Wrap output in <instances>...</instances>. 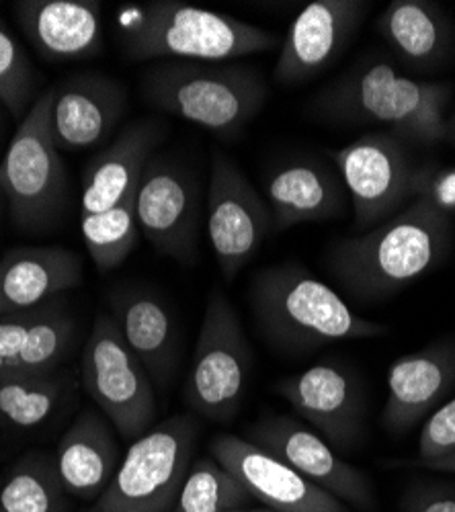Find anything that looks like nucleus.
Listing matches in <instances>:
<instances>
[{
	"instance_id": "f257e3e1",
	"label": "nucleus",
	"mask_w": 455,
	"mask_h": 512,
	"mask_svg": "<svg viewBox=\"0 0 455 512\" xmlns=\"http://www.w3.org/2000/svg\"><path fill=\"white\" fill-rule=\"evenodd\" d=\"M451 248V218L429 199H412L380 226L339 240L326 263L353 300L374 304L439 269Z\"/></svg>"
},
{
	"instance_id": "f03ea898",
	"label": "nucleus",
	"mask_w": 455,
	"mask_h": 512,
	"mask_svg": "<svg viewBox=\"0 0 455 512\" xmlns=\"http://www.w3.org/2000/svg\"><path fill=\"white\" fill-rule=\"evenodd\" d=\"M451 97L449 82L419 80L386 58L367 56L316 93L310 109L326 123H378L406 144L433 148L445 142Z\"/></svg>"
},
{
	"instance_id": "7ed1b4c3",
	"label": "nucleus",
	"mask_w": 455,
	"mask_h": 512,
	"mask_svg": "<svg viewBox=\"0 0 455 512\" xmlns=\"http://www.w3.org/2000/svg\"><path fill=\"white\" fill-rule=\"evenodd\" d=\"M255 326L267 343L289 355L388 334V326L361 318L343 297L300 263L261 269L248 289Z\"/></svg>"
},
{
	"instance_id": "20e7f679",
	"label": "nucleus",
	"mask_w": 455,
	"mask_h": 512,
	"mask_svg": "<svg viewBox=\"0 0 455 512\" xmlns=\"http://www.w3.org/2000/svg\"><path fill=\"white\" fill-rule=\"evenodd\" d=\"M167 136L160 119L126 125L87 166L80 199V230L101 273L119 267L138 246L136 191L142 168Z\"/></svg>"
},
{
	"instance_id": "39448f33",
	"label": "nucleus",
	"mask_w": 455,
	"mask_h": 512,
	"mask_svg": "<svg viewBox=\"0 0 455 512\" xmlns=\"http://www.w3.org/2000/svg\"><path fill=\"white\" fill-rule=\"evenodd\" d=\"M115 21L121 50L132 60L214 64L279 44V37L263 27L179 0L123 5Z\"/></svg>"
},
{
	"instance_id": "423d86ee",
	"label": "nucleus",
	"mask_w": 455,
	"mask_h": 512,
	"mask_svg": "<svg viewBox=\"0 0 455 512\" xmlns=\"http://www.w3.org/2000/svg\"><path fill=\"white\" fill-rule=\"evenodd\" d=\"M142 99L222 138H236L265 107L269 87L251 66L160 62L140 76Z\"/></svg>"
},
{
	"instance_id": "0eeeda50",
	"label": "nucleus",
	"mask_w": 455,
	"mask_h": 512,
	"mask_svg": "<svg viewBox=\"0 0 455 512\" xmlns=\"http://www.w3.org/2000/svg\"><path fill=\"white\" fill-rule=\"evenodd\" d=\"M54 91H44L0 162V195L9 205L13 224L23 232H48L66 207L68 177L52 132Z\"/></svg>"
},
{
	"instance_id": "6e6552de",
	"label": "nucleus",
	"mask_w": 455,
	"mask_h": 512,
	"mask_svg": "<svg viewBox=\"0 0 455 512\" xmlns=\"http://www.w3.org/2000/svg\"><path fill=\"white\" fill-rule=\"evenodd\" d=\"M195 414H175L138 437L89 512H171L195 457Z\"/></svg>"
},
{
	"instance_id": "1a4fd4ad",
	"label": "nucleus",
	"mask_w": 455,
	"mask_h": 512,
	"mask_svg": "<svg viewBox=\"0 0 455 512\" xmlns=\"http://www.w3.org/2000/svg\"><path fill=\"white\" fill-rule=\"evenodd\" d=\"M253 353L244 336L238 312L228 297L216 289L208 297L185 381V404L193 414L230 422L242 408L251 373Z\"/></svg>"
},
{
	"instance_id": "9d476101",
	"label": "nucleus",
	"mask_w": 455,
	"mask_h": 512,
	"mask_svg": "<svg viewBox=\"0 0 455 512\" xmlns=\"http://www.w3.org/2000/svg\"><path fill=\"white\" fill-rule=\"evenodd\" d=\"M82 388L111 422L115 433L136 441L156 418L154 383L123 340L111 314H99L82 349Z\"/></svg>"
},
{
	"instance_id": "9b49d317",
	"label": "nucleus",
	"mask_w": 455,
	"mask_h": 512,
	"mask_svg": "<svg viewBox=\"0 0 455 512\" xmlns=\"http://www.w3.org/2000/svg\"><path fill=\"white\" fill-rule=\"evenodd\" d=\"M351 197L355 226L371 230L415 199L417 164L408 144L390 132L365 134L330 152Z\"/></svg>"
},
{
	"instance_id": "f8f14e48",
	"label": "nucleus",
	"mask_w": 455,
	"mask_h": 512,
	"mask_svg": "<svg viewBox=\"0 0 455 512\" xmlns=\"http://www.w3.org/2000/svg\"><path fill=\"white\" fill-rule=\"evenodd\" d=\"M140 234L158 254L181 265L197 259L201 191L195 175L179 160L152 154L142 168L136 191Z\"/></svg>"
},
{
	"instance_id": "ddd939ff",
	"label": "nucleus",
	"mask_w": 455,
	"mask_h": 512,
	"mask_svg": "<svg viewBox=\"0 0 455 512\" xmlns=\"http://www.w3.org/2000/svg\"><path fill=\"white\" fill-rule=\"evenodd\" d=\"M244 439L294 467L306 480L361 512H376L374 484L345 461L314 429L289 414H265L244 429Z\"/></svg>"
},
{
	"instance_id": "4468645a",
	"label": "nucleus",
	"mask_w": 455,
	"mask_h": 512,
	"mask_svg": "<svg viewBox=\"0 0 455 512\" xmlns=\"http://www.w3.org/2000/svg\"><path fill=\"white\" fill-rule=\"evenodd\" d=\"M271 232L273 216L267 199L261 197L232 158L220 150L214 152L208 195V238L222 277L234 281L255 259Z\"/></svg>"
},
{
	"instance_id": "2eb2a0df",
	"label": "nucleus",
	"mask_w": 455,
	"mask_h": 512,
	"mask_svg": "<svg viewBox=\"0 0 455 512\" xmlns=\"http://www.w3.org/2000/svg\"><path fill=\"white\" fill-rule=\"evenodd\" d=\"M275 392L333 449L349 453L363 443L367 402L353 367L324 361L281 377Z\"/></svg>"
},
{
	"instance_id": "dca6fc26",
	"label": "nucleus",
	"mask_w": 455,
	"mask_h": 512,
	"mask_svg": "<svg viewBox=\"0 0 455 512\" xmlns=\"http://www.w3.org/2000/svg\"><path fill=\"white\" fill-rule=\"evenodd\" d=\"M371 3L316 0L292 21L275 64L279 84H302L333 64L363 25Z\"/></svg>"
},
{
	"instance_id": "f3484780",
	"label": "nucleus",
	"mask_w": 455,
	"mask_h": 512,
	"mask_svg": "<svg viewBox=\"0 0 455 512\" xmlns=\"http://www.w3.org/2000/svg\"><path fill=\"white\" fill-rule=\"evenodd\" d=\"M212 457L248 490L253 500L277 512H349L335 496H330L294 467L273 457L255 443L236 435H218Z\"/></svg>"
},
{
	"instance_id": "a211bd4d",
	"label": "nucleus",
	"mask_w": 455,
	"mask_h": 512,
	"mask_svg": "<svg viewBox=\"0 0 455 512\" xmlns=\"http://www.w3.org/2000/svg\"><path fill=\"white\" fill-rule=\"evenodd\" d=\"M52 91V132L60 152L103 144L128 113V89L107 74H76Z\"/></svg>"
},
{
	"instance_id": "6ab92c4d",
	"label": "nucleus",
	"mask_w": 455,
	"mask_h": 512,
	"mask_svg": "<svg viewBox=\"0 0 455 512\" xmlns=\"http://www.w3.org/2000/svg\"><path fill=\"white\" fill-rule=\"evenodd\" d=\"M386 383L382 426L390 435H404L429 418L455 388V338L396 359Z\"/></svg>"
},
{
	"instance_id": "aec40b11",
	"label": "nucleus",
	"mask_w": 455,
	"mask_h": 512,
	"mask_svg": "<svg viewBox=\"0 0 455 512\" xmlns=\"http://www.w3.org/2000/svg\"><path fill=\"white\" fill-rule=\"evenodd\" d=\"M13 13L46 62H80L103 52V5L95 0H17Z\"/></svg>"
},
{
	"instance_id": "412c9836",
	"label": "nucleus",
	"mask_w": 455,
	"mask_h": 512,
	"mask_svg": "<svg viewBox=\"0 0 455 512\" xmlns=\"http://www.w3.org/2000/svg\"><path fill=\"white\" fill-rule=\"evenodd\" d=\"M76 318L68 304L0 316V377L62 369L76 343Z\"/></svg>"
},
{
	"instance_id": "4be33fe9",
	"label": "nucleus",
	"mask_w": 455,
	"mask_h": 512,
	"mask_svg": "<svg viewBox=\"0 0 455 512\" xmlns=\"http://www.w3.org/2000/svg\"><path fill=\"white\" fill-rule=\"evenodd\" d=\"M345 185L339 173L316 158H292L271 170L265 183L273 232L339 218L345 211Z\"/></svg>"
},
{
	"instance_id": "5701e85b",
	"label": "nucleus",
	"mask_w": 455,
	"mask_h": 512,
	"mask_svg": "<svg viewBox=\"0 0 455 512\" xmlns=\"http://www.w3.org/2000/svg\"><path fill=\"white\" fill-rule=\"evenodd\" d=\"M82 283L80 256L64 246H19L0 259V316L46 306Z\"/></svg>"
},
{
	"instance_id": "b1692460",
	"label": "nucleus",
	"mask_w": 455,
	"mask_h": 512,
	"mask_svg": "<svg viewBox=\"0 0 455 512\" xmlns=\"http://www.w3.org/2000/svg\"><path fill=\"white\" fill-rule=\"evenodd\" d=\"M111 316L156 388L169 390L179 367V332L169 308L142 287H121L111 295Z\"/></svg>"
},
{
	"instance_id": "393cba45",
	"label": "nucleus",
	"mask_w": 455,
	"mask_h": 512,
	"mask_svg": "<svg viewBox=\"0 0 455 512\" xmlns=\"http://www.w3.org/2000/svg\"><path fill=\"white\" fill-rule=\"evenodd\" d=\"M376 29L394 58L415 74H435L453 58V23L437 3L394 0L378 17Z\"/></svg>"
},
{
	"instance_id": "a878e982",
	"label": "nucleus",
	"mask_w": 455,
	"mask_h": 512,
	"mask_svg": "<svg viewBox=\"0 0 455 512\" xmlns=\"http://www.w3.org/2000/svg\"><path fill=\"white\" fill-rule=\"evenodd\" d=\"M54 461L68 494L99 498L121 463L111 422L97 410L80 412L58 441Z\"/></svg>"
},
{
	"instance_id": "bb28decb",
	"label": "nucleus",
	"mask_w": 455,
	"mask_h": 512,
	"mask_svg": "<svg viewBox=\"0 0 455 512\" xmlns=\"http://www.w3.org/2000/svg\"><path fill=\"white\" fill-rule=\"evenodd\" d=\"M72 388V375L56 369L0 377V422L29 431L44 424Z\"/></svg>"
},
{
	"instance_id": "cd10ccee",
	"label": "nucleus",
	"mask_w": 455,
	"mask_h": 512,
	"mask_svg": "<svg viewBox=\"0 0 455 512\" xmlns=\"http://www.w3.org/2000/svg\"><path fill=\"white\" fill-rule=\"evenodd\" d=\"M66 494L54 459L25 455L0 484V512H68Z\"/></svg>"
},
{
	"instance_id": "c85d7f7f",
	"label": "nucleus",
	"mask_w": 455,
	"mask_h": 512,
	"mask_svg": "<svg viewBox=\"0 0 455 512\" xmlns=\"http://www.w3.org/2000/svg\"><path fill=\"white\" fill-rule=\"evenodd\" d=\"M253 502L248 490L214 457L191 463L171 512H230Z\"/></svg>"
},
{
	"instance_id": "c756f323",
	"label": "nucleus",
	"mask_w": 455,
	"mask_h": 512,
	"mask_svg": "<svg viewBox=\"0 0 455 512\" xmlns=\"http://www.w3.org/2000/svg\"><path fill=\"white\" fill-rule=\"evenodd\" d=\"M35 91L37 74L31 60L9 29L0 25V103L13 119L23 121L37 101Z\"/></svg>"
},
{
	"instance_id": "7c9ffc66",
	"label": "nucleus",
	"mask_w": 455,
	"mask_h": 512,
	"mask_svg": "<svg viewBox=\"0 0 455 512\" xmlns=\"http://www.w3.org/2000/svg\"><path fill=\"white\" fill-rule=\"evenodd\" d=\"M455 451V396L443 402L423 424L417 461H431Z\"/></svg>"
},
{
	"instance_id": "2f4dec72",
	"label": "nucleus",
	"mask_w": 455,
	"mask_h": 512,
	"mask_svg": "<svg viewBox=\"0 0 455 512\" xmlns=\"http://www.w3.org/2000/svg\"><path fill=\"white\" fill-rule=\"evenodd\" d=\"M415 199H429L449 216L455 211V168H441L437 164L417 166Z\"/></svg>"
},
{
	"instance_id": "473e14b6",
	"label": "nucleus",
	"mask_w": 455,
	"mask_h": 512,
	"mask_svg": "<svg viewBox=\"0 0 455 512\" xmlns=\"http://www.w3.org/2000/svg\"><path fill=\"white\" fill-rule=\"evenodd\" d=\"M402 512H455V482L417 480L404 492Z\"/></svg>"
},
{
	"instance_id": "72a5a7b5",
	"label": "nucleus",
	"mask_w": 455,
	"mask_h": 512,
	"mask_svg": "<svg viewBox=\"0 0 455 512\" xmlns=\"http://www.w3.org/2000/svg\"><path fill=\"white\" fill-rule=\"evenodd\" d=\"M412 465H419L425 469H431V472H439V474H455V451L431 459V461H412Z\"/></svg>"
},
{
	"instance_id": "f704fd0d",
	"label": "nucleus",
	"mask_w": 455,
	"mask_h": 512,
	"mask_svg": "<svg viewBox=\"0 0 455 512\" xmlns=\"http://www.w3.org/2000/svg\"><path fill=\"white\" fill-rule=\"evenodd\" d=\"M445 142L455 146V109L445 115Z\"/></svg>"
},
{
	"instance_id": "c9c22d12",
	"label": "nucleus",
	"mask_w": 455,
	"mask_h": 512,
	"mask_svg": "<svg viewBox=\"0 0 455 512\" xmlns=\"http://www.w3.org/2000/svg\"><path fill=\"white\" fill-rule=\"evenodd\" d=\"M7 109H5V105L0 103V142H3V138H5V132H7Z\"/></svg>"
},
{
	"instance_id": "e433bc0d",
	"label": "nucleus",
	"mask_w": 455,
	"mask_h": 512,
	"mask_svg": "<svg viewBox=\"0 0 455 512\" xmlns=\"http://www.w3.org/2000/svg\"><path fill=\"white\" fill-rule=\"evenodd\" d=\"M230 512H277V510H271V508H236V510H230Z\"/></svg>"
},
{
	"instance_id": "4c0bfd02",
	"label": "nucleus",
	"mask_w": 455,
	"mask_h": 512,
	"mask_svg": "<svg viewBox=\"0 0 455 512\" xmlns=\"http://www.w3.org/2000/svg\"><path fill=\"white\" fill-rule=\"evenodd\" d=\"M0 226H3V195H0Z\"/></svg>"
},
{
	"instance_id": "58836bf2",
	"label": "nucleus",
	"mask_w": 455,
	"mask_h": 512,
	"mask_svg": "<svg viewBox=\"0 0 455 512\" xmlns=\"http://www.w3.org/2000/svg\"><path fill=\"white\" fill-rule=\"evenodd\" d=\"M0 7H3V3H0Z\"/></svg>"
}]
</instances>
